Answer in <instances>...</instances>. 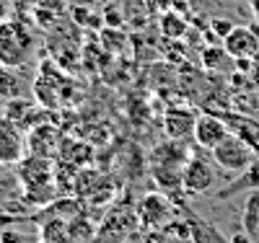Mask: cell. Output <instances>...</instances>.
<instances>
[{
	"instance_id": "1",
	"label": "cell",
	"mask_w": 259,
	"mask_h": 243,
	"mask_svg": "<svg viewBox=\"0 0 259 243\" xmlns=\"http://www.w3.org/2000/svg\"><path fill=\"white\" fill-rule=\"evenodd\" d=\"M31 52H34V34L24 21L16 18L0 21V65L21 68L31 60Z\"/></svg>"
},
{
	"instance_id": "2",
	"label": "cell",
	"mask_w": 259,
	"mask_h": 243,
	"mask_svg": "<svg viewBox=\"0 0 259 243\" xmlns=\"http://www.w3.org/2000/svg\"><path fill=\"white\" fill-rule=\"evenodd\" d=\"M212 161L218 168L228 171V173H246L254 163V150L246 140H241L239 135H228L218 148H212Z\"/></svg>"
},
{
	"instance_id": "3",
	"label": "cell",
	"mask_w": 259,
	"mask_h": 243,
	"mask_svg": "<svg viewBox=\"0 0 259 243\" xmlns=\"http://www.w3.org/2000/svg\"><path fill=\"white\" fill-rule=\"evenodd\" d=\"M171 217H174V207H171L168 197L161 194V191L145 194L143 200H140V205H138V223H140L145 230H158V228H163Z\"/></svg>"
},
{
	"instance_id": "4",
	"label": "cell",
	"mask_w": 259,
	"mask_h": 243,
	"mask_svg": "<svg viewBox=\"0 0 259 243\" xmlns=\"http://www.w3.org/2000/svg\"><path fill=\"white\" fill-rule=\"evenodd\" d=\"M215 181H218V176H215L212 166L202 158H189L182 168V186L187 194H207L215 186Z\"/></svg>"
},
{
	"instance_id": "5",
	"label": "cell",
	"mask_w": 259,
	"mask_h": 243,
	"mask_svg": "<svg viewBox=\"0 0 259 243\" xmlns=\"http://www.w3.org/2000/svg\"><path fill=\"white\" fill-rule=\"evenodd\" d=\"M26 153V140L21 135V129L11 119H0V163L13 166L24 161Z\"/></svg>"
},
{
	"instance_id": "6",
	"label": "cell",
	"mask_w": 259,
	"mask_h": 243,
	"mask_svg": "<svg viewBox=\"0 0 259 243\" xmlns=\"http://www.w3.org/2000/svg\"><path fill=\"white\" fill-rule=\"evenodd\" d=\"M228 135H231V129H228V124L223 119L212 117V114H200L197 122H194L192 140L197 142L202 150H212V148H218Z\"/></svg>"
},
{
	"instance_id": "7",
	"label": "cell",
	"mask_w": 259,
	"mask_h": 243,
	"mask_svg": "<svg viewBox=\"0 0 259 243\" xmlns=\"http://www.w3.org/2000/svg\"><path fill=\"white\" fill-rule=\"evenodd\" d=\"M200 114H194L189 106H171L163 114V132L168 140H187L194 132V122Z\"/></svg>"
},
{
	"instance_id": "8",
	"label": "cell",
	"mask_w": 259,
	"mask_h": 243,
	"mask_svg": "<svg viewBox=\"0 0 259 243\" xmlns=\"http://www.w3.org/2000/svg\"><path fill=\"white\" fill-rule=\"evenodd\" d=\"M223 47L233 60H251L259 52V36L246 29V26H236L226 39H223Z\"/></svg>"
},
{
	"instance_id": "9",
	"label": "cell",
	"mask_w": 259,
	"mask_h": 243,
	"mask_svg": "<svg viewBox=\"0 0 259 243\" xmlns=\"http://www.w3.org/2000/svg\"><path fill=\"white\" fill-rule=\"evenodd\" d=\"M26 150H31V156L36 158H55L60 153V135L52 124H39L26 140Z\"/></svg>"
},
{
	"instance_id": "10",
	"label": "cell",
	"mask_w": 259,
	"mask_h": 243,
	"mask_svg": "<svg viewBox=\"0 0 259 243\" xmlns=\"http://www.w3.org/2000/svg\"><path fill=\"white\" fill-rule=\"evenodd\" d=\"M189 228H192V243H231V238H226L207 220H192Z\"/></svg>"
},
{
	"instance_id": "11",
	"label": "cell",
	"mask_w": 259,
	"mask_h": 243,
	"mask_svg": "<svg viewBox=\"0 0 259 243\" xmlns=\"http://www.w3.org/2000/svg\"><path fill=\"white\" fill-rule=\"evenodd\" d=\"M233 62H236V60L226 52L223 41H221V47H207V50H202V65H205L207 70L223 73V70H231Z\"/></svg>"
},
{
	"instance_id": "12",
	"label": "cell",
	"mask_w": 259,
	"mask_h": 243,
	"mask_svg": "<svg viewBox=\"0 0 259 243\" xmlns=\"http://www.w3.org/2000/svg\"><path fill=\"white\" fill-rule=\"evenodd\" d=\"M41 240L45 243H75L70 235V223H65L60 217L41 225Z\"/></svg>"
},
{
	"instance_id": "13",
	"label": "cell",
	"mask_w": 259,
	"mask_h": 243,
	"mask_svg": "<svg viewBox=\"0 0 259 243\" xmlns=\"http://www.w3.org/2000/svg\"><path fill=\"white\" fill-rule=\"evenodd\" d=\"M18 78L11 68L6 65H0V101H11V99H18Z\"/></svg>"
},
{
	"instance_id": "14",
	"label": "cell",
	"mask_w": 259,
	"mask_h": 243,
	"mask_svg": "<svg viewBox=\"0 0 259 243\" xmlns=\"http://www.w3.org/2000/svg\"><path fill=\"white\" fill-rule=\"evenodd\" d=\"M184 31H187V21H184L182 16L166 13V16L161 18V34H163L166 39H179V36H184Z\"/></svg>"
},
{
	"instance_id": "15",
	"label": "cell",
	"mask_w": 259,
	"mask_h": 243,
	"mask_svg": "<svg viewBox=\"0 0 259 243\" xmlns=\"http://www.w3.org/2000/svg\"><path fill=\"white\" fill-rule=\"evenodd\" d=\"M233 29H236V24H233V21H228V18H212V21H210V31L218 36L221 41H223Z\"/></svg>"
},
{
	"instance_id": "16",
	"label": "cell",
	"mask_w": 259,
	"mask_h": 243,
	"mask_svg": "<svg viewBox=\"0 0 259 243\" xmlns=\"http://www.w3.org/2000/svg\"><path fill=\"white\" fill-rule=\"evenodd\" d=\"M0 243H36V238H24V235H16V230H6L0 233Z\"/></svg>"
},
{
	"instance_id": "17",
	"label": "cell",
	"mask_w": 259,
	"mask_h": 243,
	"mask_svg": "<svg viewBox=\"0 0 259 243\" xmlns=\"http://www.w3.org/2000/svg\"><path fill=\"white\" fill-rule=\"evenodd\" d=\"M231 243H254V240L249 233H236V235H231Z\"/></svg>"
},
{
	"instance_id": "18",
	"label": "cell",
	"mask_w": 259,
	"mask_h": 243,
	"mask_svg": "<svg viewBox=\"0 0 259 243\" xmlns=\"http://www.w3.org/2000/svg\"><path fill=\"white\" fill-rule=\"evenodd\" d=\"M11 13V0H0V21H6Z\"/></svg>"
},
{
	"instance_id": "19",
	"label": "cell",
	"mask_w": 259,
	"mask_h": 243,
	"mask_svg": "<svg viewBox=\"0 0 259 243\" xmlns=\"http://www.w3.org/2000/svg\"><path fill=\"white\" fill-rule=\"evenodd\" d=\"M39 243H45V240H39Z\"/></svg>"
}]
</instances>
